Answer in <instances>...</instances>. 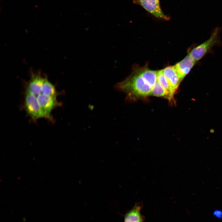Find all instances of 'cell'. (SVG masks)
Returning a JSON list of instances; mask_svg holds the SVG:
<instances>
[{
	"instance_id": "obj_1",
	"label": "cell",
	"mask_w": 222,
	"mask_h": 222,
	"mask_svg": "<svg viewBox=\"0 0 222 222\" xmlns=\"http://www.w3.org/2000/svg\"><path fill=\"white\" fill-rule=\"evenodd\" d=\"M114 88L127 94L128 100L136 99L151 95L152 88L142 77L139 68L123 81L116 84Z\"/></svg>"
},
{
	"instance_id": "obj_2",
	"label": "cell",
	"mask_w": 222,
	"mask_h": 222,
	"mask_svg": "<svg viewBox=\"0 0 222 222\" xmlns=\"http://www.w3.org/2000/svg\"><path fill=\"white\" fill-rule=\"evenodd\" d=\"M220 30V27H216L208 39L193 48L188 54L196 62L202 59L218 43Z\"/></svg>"
},
{
	"instance_id": "obj_3",
	"label": "cell",
	"mask_w": 222,
	"mask_h": 222,
	"mask_svg": "<svg viewBox=\"0 0 222 222\" xmlns=\"http://www.w3.org/2000/svg\"><path fill=\"white\" fill-rule=\"evenodd\" d=\"M36 97L41 109L43 117L53 121L51 112L56 108L61 106V103L57 101V98L42 94H39Z\"/></svg>"
},
{
	"instance_id": "obj_4",
	"label": "cell",
	"mask_w": 222,
	"mask_h": 222,
	"mask_svg": "<svg viewBox=\"0 0 222 222\" xmlns=\"http://www.w3.org/2000/svg\"><path fill=\"white\" fill-rule=\"evenodd\" d=\"M24 109L27 114L34 121L43 117L40 108L36 97L33 94L25 91Z\"/></svg>"
},
{
	"instance_id": "obj_5",
	"label": "cell",
	"mask_w": 222,
	"mask_h": 222,
	"mask_svg": "<svg viewBox=\"0 0 222 222\" xmlns=\"http://www.w3.org/2000/svg\"><path fill=\"white\" fill-rule=\"evenodd\" d=\"M149 13L157 18L168 20L169 17L162 12L159 0H134Z\"/></svg>"
},
{
	"instance_id": "obj_6",
	"label": "cell",
	"mask_w": 222,
	"mask_h": 222,
	"mask_svg": "<svg viewBox=\"0 0 222 222\" xmlns=\"http://www.w3.org/2000/svg\"><path fill=\"white\" fill-rule=\"evenodd\" d=\"M45 77L43 76L39 73H32L31 78L27 83L26 90L36 97L40 94Z\"/></svg>"
},
{
	"instance_id": "obj_7",
	"label": "cell",
	"mask_w": 222,
	"mask_h": 222,
	"mask_svg": "<svg viewBox=\"0 0 222 222\" xmlns=\"http://www.w3.org/2000/svg\"><path fill=\"white\" fill-rule=\"evenodd\" d=\"M196 62L188 54L174 66L181 81L189 72Z\"/></svg>"
},
{
	"instance_id": "obj_8",
	"label": "cell",
	"mask_w": 222,
	"mask_h": 222,
	"mask_svg": "<svg viewBox=\"0 0 222 222\" xmlns=\"http://www.w3.org/2000/svg\"><path fill=\"white\" fill-rule=\"evenodd\" d=\"M162 70L174 95L181 81L175 67L174 66L167 67Z\"/></svg>"
},
{
	"instance_id": "obj_9",
	"label": "cell",
	"mask_w": 222,
	"mask_h": 222,
	"mask_svg": "<svg viewBox=\"0 0 222 222\" xmlns=\"http://www.w3.org/2000/svg\"><path fill=\"white\" fill-rule=\"evenodd\" d=\"M142 202L135 203L132 208L124 215V222H144V217L141 213Z\"/></svg>"
},
{
	"instance_id": "obj_10",
	"label": "cell",
	"mask_w": 222,
	"mask_h": 222,
	"mask_svg": "<svg viewBox=\"0 0 222 222\" xmlns=\"http://www.w3.org/2000/svg\"><path fill=\"white\" fill-rule=\"evenodd\" d=\"M139 69L143 78L152 88L157 81V71L145 67L139 68Z\"/></svg>"
},
{
	"instance_id": "obj_11",
	"label": "cell",
	"mask_w": 222,
	"mask_h": 222,
	"mask_svg": "<svg viewBox=\"0 0 222 222\" xmlns=\"http://www.w3.org/2000/svg\"><path fill=\"white\" fill-rule=\"evenodd\" d=\"M40 94L57 98L59 93H58L55 86L45 76L44 80L41 88Z\"/></svg>"
},
{
	"instance_id": "obj_12",
	"label": "cell",
	"mask_w": 222,
	"mask_h": 222,
	"mask_svg": "<svg viewBox=\"0 0 222 222\" xmlns=\"http://www.w3.org/2000/svg\"><path fill=\"white\" fill-rule=\"evenodd\" d=\"M157 80L166 91L168 96V99L171 100L172 99L174 95L172 92L169 84L163 74L162 70L157 71Z\"/></svg>"
},
{
	"instance_id": "obj_13",
	"label": "cell",
	"mask_w": 222,
	"mask_h": 222,
	"mask_svg": "<svg viewBox=\"0 0 222 222\" xmlns=\"http://www.w3.org/2000/svg\"><path fill=\"white\" fill-rule=\"evenodd\" d=\"M151 95L164 97L168 99V96L166 91L157 80L152 88Z\"/></svg>"
},
{
	"instance_id": "obj_14",
	"label": "cell",
	"mask_w": 222,
	"mask_h": 222,
	"mask_svg": "<svg viewBox=\"0 0 222 222\" xmlns=\"http://www.w3.org/2000/svg\"><path fill=\"white\" fill-rule=\"evenodd\" d=\"M213 215L217 219H221L222 218V211L220 209H216L213 212Z\"/></svg>"
}]
</instances>
